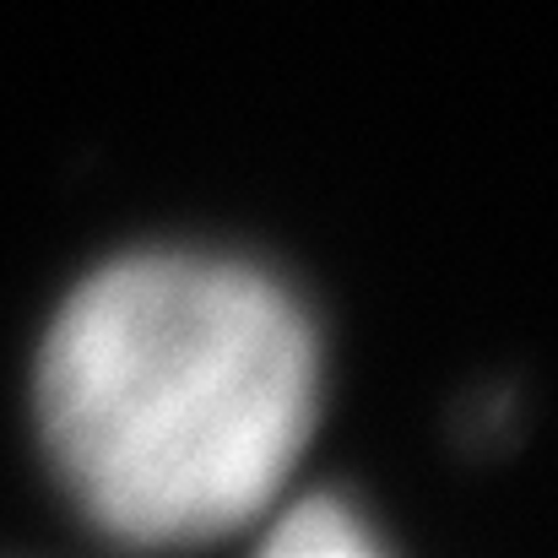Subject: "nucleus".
<instances>
[{"label":"nucleus","mask_w":558,"mask_h":558,"mask_svg":"<svg viewBox=\"0 0 558 558\" xmlns=\"http://www.w3.org/2000/svg\"><path fill=\"white\" fill-rule=\"evenodd\" d=\"M304 310L260 271L136 255L71 293L38 359V417L76 505L125 543L255 521L315 423Z\"/></svg>","instance_id":"nucleus-1"},{"label":"nucleus","mask_w":558,"mask_h":558,"mask_svg":"<svg viewBox=\"0 0 558 558\" xmlns=\"http://www.w3.org/2000/svg\"><path fill=\"white\" fill-rule=\"evenodd\" d=\"M266 554H293V558H359L374 554V537L359 526V515L337 499H304L299 510H288L277 521V532L266 537Z\"/></svg>","instance_id":"nucleus-2"}]
</instances>
